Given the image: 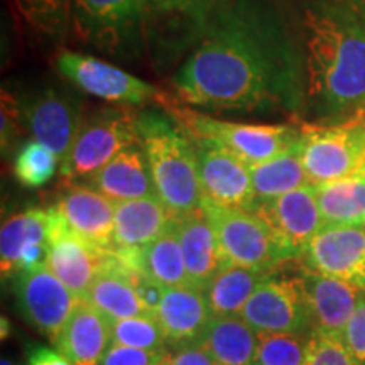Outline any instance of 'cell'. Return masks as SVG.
<instances>
[{"label": "cell", "instance_id": "6da1fadb", "mask_svg": "<svg viewBox=\"0 0 365 365\" xmlns=\"http://www.w3.org/2000/svg\"><path fill=\"white\" fill-rule=\"evenodd\" d=\"M182 103L267 113L303 105V58L274 0H232L173 78Z\"/></svg>", "mask_w": 365, "mask_h": 365}, {"label": "cell", "instance_id": "7a4b0ae2", "mask_svg": "<svg viewBox=\"0 0 365 365\" xmlns=\"http://www.w3.org/2000/svg\"><path fill=\"white\" fill-rule=\"evenodd\" d=\"M301 58L303 105L318 118L314 124L365 113V14L331 0L309 4L301 21Z\"/></svg>", "mask_w": 365, "mask_h": 365}, {"label": "cell", "instance_id": "3957f363", "mask_svg": "<svg viewBox=\"0 0 365 365\" xmlns=\"http://www.w3.org/2000/svg\"><path fill=\"white\" fill-rule=\"evenodd\" d=\"M137 134L156 196L168 212L181 217L202 207L196 145L182 127L171 115L145 110L137 117Z\"/></svg>", "mask_w": 365, "mask_h": 365}, {"label": "cell", "instance_id": "277c9868", "mask_svg": "<svg viewBox=\"0 0 365 365\" xmlns=\"http://www.w3.org/2000/svg\"><path fill=\"white\" fill-rule=\"evenodd\" d=\"M193 143H208L227 149L247 164H259L279 156L299 143L301 130L282 124H244L220 120L191 107H168Z\"/></svg>", "mask_w": 365, "mask_h": 365}, {"label": "cell", "instance_id": "5b68a950", "mask_svg": "<svg viewBox=\"0 0 365 365\" xmlns=\"http://www.w3.org/2000/svg\"><path fill=\"white\" fill-rule=\"evenodd\" d=\"M202 208L215 228L228 264L277 274L284 266L298 262L269 223L255 212L220 207L207 200H202Z\"/></svg>", "mask_w": 365, "mask_h": 365}, {"label": "cell", "instance_id": "8992f818", "mask_svg": "<svg viewBox=\"0 0 365 365\" xmlns=\"http://www.w3.org/2000/svg\"><path fill=\"white\" fill-rule=\"evenodd\" d=\"M299 130V156L312 185L365 170V113L336 124H303Z\"/></svg>", "mask_w": 365, "mask_h": 365}, {"label": "cell", "instance_id": "52a82bcc", "mask_svg": "<svg viewBox=\"0 0 365 365\" xmlns=\"http://www.w3.org/2000/svg\"><path fill=\"white\" fill-rule=\"evenodd\" d=\"M137 113L127 105L100 108L83 118L61 175L66 185L88 181L120 150L139 143Z\"/></svg>", "mask_w": 365, "mask_h": 365}, {"label": "cell", "instance_id": "ba28073f", "mask_svg": "<svg viewBox=\"0 0 365 365\" xmlns=\"http://www.w3.org/2000/svg\"><path fill=\"white\" fill-rule=\"evenodd\" d=\"M71 26L80 41L103 51H134L145 33V2L73 0Z\"/></svg>", "mask_w": 365, "mask_h": 365}, {"label": "cell", "instance_id": "9c48e42d", "mask_svg": "<svg viewBox=\"0 0 365 365\" xmlns=\"http://www.w3.org/2000/svg\"><path fill=\"white\" fill-rule=\"evenodd\" d=\"M54 63L58 71L76 88L105 102L127 107L164 102L161 88L90 54L61 51Z\"/></svg>", "mask_w": 365, "mask_h": 365}, {"label": "cell", "instance_id": "30bf717a", "mask_svg": "<svg viewBox=\"0 0 365 365\" xmlns=\"http://www.w3.org/2000/svg\"><path fill=\"white\" fill-rule=\"evenodd\" d=\"M240 317L257 333L312 335L307 301L298 274L284 277L271 274L247 301Z\"/></svg>", "mask_w": 365, "mask_h": 365}, {"label": "cell", "instance_id": "8fae6325", "mask_svg": "<svg viewBox=\"0 0 365 365\" xmlns=\"http://www.w3.org/2000/svg\"><path fill=\"white\" fill-rule=\"evenodd\" d=\"M19 102L24 124L34 140L51 149L61 164L65 163L83 124L81 103L68 91L54 86L36 90Z\"/></svg>", "mask_w": 365, "mask_h": 365}, {"label": "cell", "instance_id": "7c38bea8", "mask_svg": "<svg viewBox=\"0 0 365 365\" xmlns=\"http://www.w3.org/2000/svg\"><path fill=\"white\" fill-rule=\"evenodd\" d=\"M14 293L22 317L53 344L59 340L80 301L48 266L17 274Z\"/></svg>", "mask_w": 365, "mask_h": 365}, {"label": "cell", "instance_id": "4fadbf2b", "mask_svg": "<svg viewBox=\"0 0 365 365\" xmlns=\"http://www.w3.org/2000/svg\"><path fill=\"white\" fill-rule=\"evenodd\" d=\"M298 262L365 291V228L325 223Z\"/></svg>", "mask_w": 365, "mask_h": 365}, {"label": "cell", "instance_id": "5bb4252c", "mask_svg": "<svg viewBox=\"0 0 365 365\" xmlns=\"http://www.w3.org/2000/svg\"><path fill=\"white\" fill-rule=\"evenodd\" d=\"M195 145L203 200L220 207L252 212L255 196L250 164L218 145L208 143H195Z\"/></svg>", "mask_w": 365, "mask_h": 365}, {"label": "cell", "instance_id": "9a60e30c", "mask_svg": "<svg viewBox=\"0 0 365 365\" xmlns=\"http://www.w3.org/2000/svg\"><path fill=\"white\" fill-rule=\"evenodd\" d=\"M49 227L48 267L78 299H85L88 287L103 269L107 250L95 247L70 230L54 208Z\"/></svg>", "mask_w": 365, "mask_h": 365}, {"label": "cell", "instance_id": "2e32d148", "mask_svg": "<svg viewBox=\"0 0 365 365\" xmlns=\"http://www.w3.org/2000/svg\"><path fill=\"white\" fill-rule=\"evenodd\" d=\"M279 237L286 249L299 261L304 249L325 225L314 186L307 185L254 208Z\"/></svg>", "mask_w": 365, "mask_h": 365}, {"label": "cell", "instance_id": "e0dca14e", "mask_svg": "<svg viewBox=\"0 0 365 365\" xmlns=\"http://www.w3.org/2000/svg\"><path fill=\"white\" fill-rule=\"evenodd\" d=\"M298 279L307 301L312 333L340 336L357 308L362 289L298 264Z\"/></svg>", "mask_w": 365, "mask_h": 365}, {"label": "cell", "instance_id": "ac0fdd59", "mask_svg": "<svg viewBox=\"0 0 365 365\" xmlns=\"http://www.w3.org/2000/svg\"><path fill=\"white\" fill-rule=\"evenodd\" d=\"M115 202L83 182H70L59 195L54 210L70 230L95 247L113 249Z\"/></svg>", "mask_w": 365, "mask_h": 365}, {"label": "cell", "instance_id": "d6986e66", "mask_svg": "<svg viewBox=\"0 0 365 365\" xmlns=\"http://www.w3.org/2000/svg\"><path fill=\"white\" fill-rule=\"evenodd\" d=\"M171 228L180 240L190 287L203 291L228 261L218 244L215 228L200 207L181 217H173Z\"/></svg>", "mask_w": 365, "mask_h": 365}, {"label": "cell", "instance_id": "ffe728a7", "mask_svg": "<svg viewBox=\"0 0 365 365\" xmlns=\"http://www.w3.org/2000/svg\"><path fill=\"white\" fill-rule=\"evenodd\" d=\"M212 317L203 291L193 287H164L156 318L170 350L200 341Z\"/></svg>", "mask_w": 365, "mask_h": 365}, {"label": "cell", "instance_id": "44dd1931", "mask_svg": "<svg viewBox=\"0 0 365 365\" xmlns=\"http://www.w3.org/2000/svg\"><path fill=\"white\" fill-rule=\"evenodd\" d=\"M83 185L97 190L115 203L156 195L148 158L140 143L120 150Z\"/></svg>", "mask_w": 365, "mask_h": 365}, {"label": "cell", "instance_id": "7402d4cb", "mask_svg": "<svg viewBox=\"0 0 365 365\" xmlns=\"http://www.w3.org/2000/svg\"><path fill=\"white\" fill-rule=\"evenodd\" d=\"M110 344V319L80 299L56 346L71 365H100Z\"/></svg>", "mask_w": 365, "mask_h": 365}, {"label": "cell", "instance_id": "603a6c76", "mask_svg": "<svg viewBox=\"0 0 365 365\" xmlns=\"http://www.w3.org/2000/svg\"><path fill=\"white\" fill-rule=\"evenodd\" d=\"M173 215L156 195L115 205L113 247H144L171 227Z\"/></svg>", "mask_w": 365, "mask_h": 365}, {"label": "cell", "instance_id": "cb8c5ba5", "mask_svg": "<svg viewBox=\"0 0 365 365\" xmlns=\"http://www.w3.org/2000/svg\"><path fill=\"white\" fill-rule=\"evenodd\" d=\"M145 31L156 26L182 29L185 39L196 43L232 0H144Z\"/></svg>", "mask_w": 365, "mask_h": 365}, {"label": "cell", "instance_id": "d4e9b609", "mask_svg": "<svg viewBox=\"0 0 365 365\" xmlns=\"http://www.w3.org/2000/svg\"><path fill=\"white\" fill-rule=\"evenodd\" d=\"M218 365H252L259 333L237 317H212L200 339Z\"/></svg>", "mask_w": 365, "mask_h": 365}, {"label": "cell", "instance_id": "484cf974", "mask_svg": "<svg viewBox=\"0 0 365 365\" xmlns=\"http://www.w3.org/2000/svg\"><path fill=\"white\" fill-rule=\"evenodd\" d=\"M51 212L29 208L4 222L0 232V267L2 277L17 274V262L22 252L33 245L49 244Z\"/></svg>", "mask_w": 365, "mask_h": 365}, {"label": "cell", "instance_id": "4316f807", "mask_svg": "<svg viewBox=\"0 0 365 365\" xmlns=\"http://www.w3.org/2000/svg\"><path fill=\"white\" fill-rule=\"evenodd\" d=\"M271 274L228 264L208 282L203 296L213 317H237Z\"/></svg>", "mask_w": 365, "mask_h": 365}, {"label": "cell", "instance_id": "83f0119b", "mask_svg": "<svg viewBox=\"0 0 365 365\" xmlns=\"http://www.w3.org/2000/svg\"><path fill=\"white\" fill-rule=\"evenodd\" d=\"M298 144L286 153L279 154V156L269 159V161L250 164L255 207L271 202V200L289 193V191L298 190L301 186L312 185L307 171H304L303 161H301Z\"/></svg>", "mask_w": 365, "mask_h": 365}, {"label": "cell", "instance_id": "f1b7e54d", "mask_svg": "<svg viewBox=\"0 0 365 365\" xmlns=\"http://www.w3.org/2000/svg\"><path fill=\"white\" fill-rule=\"evenodd\" d=\"M328 225H365V170L345 180L313 185Z\"/></svg>", "mask_w": 365, "mask_h": 365}, {"label": "cell", "instance_id": "f546056e", "mask_svg": "<svg viewBox=\"0 0 365 365\" xmlns=\"http://www.w3.org/2000/svg\"><path fill=\"white\" fill-rule=\"evenodd\" d=\"M85 299L108 319L154 317L124 276L102 269L88 287Z\"/></svg>", "mask_w": 365, "mask_h": 365}, {"label": "cell", "instance_id": "4dcf8cb0", "mask_svg": "<svg viewBox=\"0 0 365 365\" xmlns=\"http://www.w3.org/2000/svg\"><path fill=\"white\" fill-rule=\"evenodd\" d=\"M143 269L163 287H190L180 240L170 227L161 237L140 247Z\"/></svg>", "mask_w": 365, "mask_h": 365}, {"label": "cell", "instance_id": "1f68e13d", "mask_svg": "<svg viewBox=\"0 0 365 365\" xmlns=\"http://www.w3.org/2000/svg\"><path fill=\"white\" fill-rule=\"evenodd\" d=\"M73 0H16V7L27 27L49 43L66 39L71 27Z\"/></svg>", "mask_w": 365, "mask_h": 365}, {"label": "cell", "instance_id": "d6a6232c", "mask_svg": "<svg viewBox=\"0 0 365 365\" xmlns=\"http://www.w3.org/2000/svg\"><path fill=\"white\" fill-rule=\"evenodd\" d=\"M112 344L132 346V349L168 352L166 339L156 317H135L110 319Z\"/></svg>", "mask_w": 365, "mask_h": 365}, {"label": "cell", "instance_id": "836d02e7", "mask_svg": "<svg viewBox=\"0 0 365 365\" xmlns=\"http://www.w3.org/2000/svg\"><path fill=\"white\" fill-rule=\"evenodd\" d=\"M58 166H61V161L51 149L38 140H29L17 153L14 175L26 188H41L54 176Z\"/></svg>", "mask_w": 365, "mask_h": 365}, {"label": "cell", "instance_id": "e575fe53", "mask_svg": "<svg viewBox=\"0 0 365 365\" xmlns=\"http://www.w3.org/2000/svg\"><path fill=\"white\" fill-rule=\"evenodd\" d=\"M308 336L294 333H259L252 365H304Z\"/></svg>", "mask_w": 365, "mask_h": 365}, {"label": "cell", "instance_id": "d590c367", "mask_svg": "<svg viewBox=\"0 0 365 365\" xmlns=\"http://www.w3.org/2000/svg\"><path fill=\"white\" fill-rule=\"evenodd\" d=\"M304 365H362L350 354L340 336L313 331L308 336Z\"/></svg>", "mask_w": 365, "mask_h": 365}, {"label": "cell", "instance_id": "8d00e7d4", "mask_svg": "<svg viewBox=\"0 0 365 365\" xmlns=\"http://www.w3.org/2000/svg\"><path fill=\"white\" fill-rule=\"evenodd\" d=\"M168 352H150V350L132 349V346L110 344L100 365H161L166 362Z\"/></svg>", "mask_w": 365, "mask_h": 365}, {"label": "cell", "instance_id": "74e56055", "mask_svg": "<svg viewBox=\"0 0 365 365\" xmlns=\"http://www.w3.org/2000/svg\"><path fill=\"white\" fill-rule=\"evenodd\" d=\"M341 340L350 354L365 365V291H362L357 308L341 333Z\"/></svg>", "mask_w": 365, "mask_h": 365}, {"label": "cell", "instance_id": "f35d334b", "mask_svg": "<svg viewBox=\"0 0 365 365\" xmlns=\"http://www.w3.org/2000/svg\"><path fill=\"white\" fill-rule=\"evenodd\" d=\"M24 122L22 117L21 102L14 98L11 91H2V129H0V139H2V150L11 149L16 137L19 135L21 124Z\"/></svg>", "mask_w": 365, "mask_h": 365}, {"label": "cell", "instance_id": "ab89813d", "mask_svg": "<svg viewBox=\"0 0 365 365\" xmlns=\"http://www.w3.org/2000/svg\"><path fill=\"white\" fill-rule=\"evenodd\" d=\"M166 365H218L215 359L207 352V349L195 341V344H188L178 346V349L170 350V355L166 359Z\"/></svg>", "mask_w": 365, "mask_h": 365}, {"label": "cell", "instance_id": "60d3db41", "mask_svg": "<svg viewBox=\"0 0 365 365\" xmlns=\"http://www.w3.org/2000/svg\"><path fill=\"white\" fill-rule=\"evenodd\" d=\"M27 365H71L61 352L48 349V346L34 345L29 349V362Z\"/></svg>", "mask_w": 365, "mask_h": 365}, {"label": "cell", "instance_id": "b9f144b4", "mask_svg": "<svg viewBox=\"0 0 365 365\" xmlns=\"http://www.w3.org/2000/svg\"><path fill=\"white\" fill-rule=\"evenodd\" d=\"M331 2L340 4V6L352 9L360 14H365V0H331Z\"/></svg>", "mask_w": 365, "mask_h": 365}, {"label": "cell", "instance_id": "7bdbcfd3", "mask_svg": "<svg viewBox=\"0 0 365 365\" xmlns=\"http://www.w3.org/2000/svg\"><path fill=\"white\" fill-rule=\"evenodd\" d=\"M0 365H16V364H12L11 360H6V359H2V364Z\"/></svg>", "mask_w": 365, "mask_h": 365}, {"label": "cell", "instance_id": "ee69618b", "mask_svg": "<svg viewBox=\"0 0 365 365\" xmlns=\"http://www.w3.org/2000/svg\"><path fill=\"white\" fill-rule=\"evenodd\" d=\"M161 365H166V362H163V364H161Z\"/></svg>", "mask_w": 365, "mask_h": 365}]
</instances>
